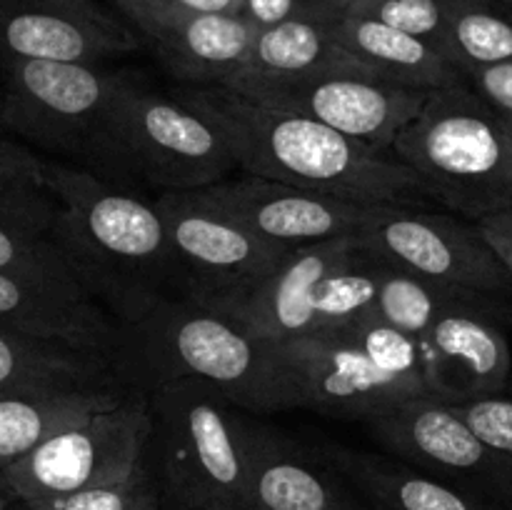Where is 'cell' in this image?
I'll list each match as a JSON object with an SVG mask.
<instances>
[{
  "label": "cell",
  "instance_id": "277c9868",
  "mask_svg": "<svg viewBox=\"0 0 512 510\" xmlns=\"http://www.w3.org/2000/svg\"><path fill=\"white\" fill-rule=\"evenodd\" d=\"M83 168L135 190H200L238 173L213 120L175 93L120 75Z\"/></svg>",
  "mask_w": 512,
  "mask_h": 510
},
{
  "label": "cell",
  "instance_id": "2e32d148",
  "mask_svg": "<svg viewBox=\"0 0 512 510\" xmlns=\"http://www.w3.org/2000/svg\"><path fill=\"white\" fill-rule=\"evenodd\" d=\"M193 193L255 235L283 248H303L353 235L375 208L328 193L275 183L243 170Z\"/></svg>",
  "mask_w": 512,
  "mask_h": 510
},
{
  "label": "cell",
  "instance_id": "8fae6325",
  "mask_svg": "<svg viewBox=\"0 0 512 510\" xmlns=\"http://www.w3.org/2000/svg\"><path fill=\"white\" fill-rule=\"evenodd\" d=\"M393 458L512 510V460L438 398H415L365 423Z\"/></svg>",
  "mask_w": 512,
  "mask_h": 510
},
{
  "label": "cell",
  "instance_id": "ffe728a7",
  "mask_svg": "<svg viewBox=\"0 0 512 510\" xmlns=\"http://www.w3.org/2000/svg\"><path fill=\"white\" fill-rule=\"evenodd\" d=\"M325 460L353 485L373 510H510L443 483L390 453L328 448Z\"/></svg>",
  "mask_w": 512,
  "mask_h": 510
},
{
  "label": "cell",
  "instance_id": "1f68e13d",
  "mask_svg": "<svg viewBox=\"0 0 512 510\" xmlns=\"http://www.w3.org/2000/svg\"><path fill=\"white\" fill-rule=\"evenodd\" d=\"M348 13L365 15V18L380 20V23L390 25V28H398L403 33L415 35V38L433 45L438 53H443L453 63L448 25H445L440 0H370V3L348 10Z\"/></svg>",
  "mask_w": 512,
  "mask_h": 510
},
{
  "label": "cell",
  "instance_id": "f1b7e54d",
  "mask_svg": "<svg viewBox=\"0 0 512 510\" xmlns=\"http://www.w3.org/2000/svg\"><path fill=\"white\" fill-rule=\"evenodd\" d=\"M0 273L58 298L95 303L50 235L23 233L0 225Z\"/></svg>",
  "mask_w": 512,
  "mask_h": 510
},
{
  "label": "cell",
  "instance_id": "52a82bcc",
  "mask_svg": "<svg viewBox=\"0 0 512 510\" xmlns=\"http://www.w3.org/2000/svg\"><path fill=\"white\" fill-rule=\"evenodd\" d=\"M148 440V393L133 388L118 405L60 430L0 470V490L23 505L123 483L145 468Z\"/></svg>",
  "mask_w": 512,
  "mask_h": 510
},
{
  "label": "cell",
  "instance_id": "e575fe53",
  "mask_svg": "<svg viewBox=\"0 0 512 510\" xmlns=\"http://www.w3.org/2000/svg\"><path fill=\"white\" fill-rule=\"evenodd\" d=\"M468 83L498 113L512 115V60L468 70Z\"/></svg>",
  "mask_w": 512,
  "mask_h": 510
},
{
  "label": "cell",
  "instance_id": "836d02e7",
  "mask_svg": "<svg viewBox=\"0 0 512 510\" xmlns=\"http://www.w3.org/2000/svg\"><path fill=\"white\" fill-rule=\"evenodd\" d=\"M243 15L255 25V28L263 30L298 18L330 23V20L338 18L340 13L325 8L318 0H245Z\"/></svg>",
  "mask_w": 512,
  "mask_h": 510
},
{
  "label": "cell",
  "instance_id": "9a60e30c",
  "mask_svg": "<svg viewBox=\"0 0 512 510\" xmlns=\"http://www.w3.org/2000/svg\"><path fill=\"white\" fill-rule=\"evenodd\" d=\"M500 313V295L478 293L450 308L418 338L423 378L433 398L458 405L508 390L512 353Z\"/></svg>",
  "mask_w": 512,
  "mask_h": 510
},
{
  "label": "cell",
  "instance_id": "4316f807",
  "mask_svg": "<svg viewBox=\"0 0 512 510\" xmlns=\"http://www.w3.org/2000/svg\"><path fill=\"white\" fill-rule=\"evenodd\" d=\"M475 290L450 288V285L435 283L423 275L408 273L395 265L385 263L383 278H380L378 298L373 310L365 318L383 320L413 338H423L438 318H443L450 308L465 303Z\"/></svg>",
  "mask_w": 512,
  "mask_h": 510
},
{
  "label": "cell",
  "instance_id": "484cf974",
  "mask_svg": "<svg viewBox=\"0 0 512 510\" xmlns=\"http://www.w3.org/2000/svg\"><path fill=\"white\" fill-rule=\"evenodd\" d=\"M58 198L48 180V158L13 135L0 133V225L50 235Z\"/></svg>",
  "mask_w": 512,
  "mask_h": 510
},
{
  "label": "cell",
  "instance_id": "7bdbcfd3",
  "mask_svg": "<svg viewBox=\"0 0 512 510\" xmlns=\"http://www.w3.org/2000/svg\"><path fill=\"white\" fill-rule=\"evenodd\" d=\"M20 510H23V508H20Z\"/></svg>",
  "mask_w": 512,
  "mask_h": 510
},
{
  "label": "cell",
  "instance_id": "cb8c5ba5",
  "mask_svg": "<svg viewBox=\"0 0 512 510\" xmlns=\"http://www.w3.org/2000/svg\"><path fill=\"white\" fill-rule=\"evenodd\" d=\"M120 383L113 360L68 343L33 338L0 325V393L90 388Z\"/></svg>",
  "mask_w": 512,
  "mask_h": 510
},
{
  "label": "cell",
  "instance_id": "30bf717a",
  "mask_svg": "<svg viewBox=\"0 0 512 510\" xmlns=\"http://www.w3.org/2000/svg\"><path fill=\"white\" fill-rule=\"evenodd\" d=\"M363 250L383 263L450 288L512 295V278L475 223L420 205L380 203L355 230Z\"/></svg>",
  "mask_w": 512,
  "mask_h": 510
},
{
  "label": "cell",
  "instance_id": "7402d4cb",
  "mask_svg": "<svg viewBox=\"0 0 512 510\" xmlns=\"http://www.w3.org/2000/svg\"><path fill=\"white\" fill-rule=\"evenodd\" d=\"M133 388L123 383L90 388L13 390L0 393V470L13 465L55 433L118 405Z\"/></svg>",
  "mask_w": 512,
  "mask_h": 510
},
{
  "label": "cell",
  "instance_id": "5bb4252c",
  "mask_svg": "<svg viewBox=\"0 0 512 510\" xmlns=\"http://www.w3.org/2000/svg\"><path fill=\"white\" fill-rule=\"evenodd\" d=\"M183 88L228 85L248 68L260 30L240 13L183 8L155 0H110Z\"/></svg>",
  "mask_w": 512,
  "mask_h": 510
},
{
  "label": "cell",
  "instance_id": "d590c367",
  "mask_svg": "<svg viewBox=\"0 0 512 510\" xmlns=\"http://www.w3.org/2000/svg\"><path fill=\"white\" fill-rule=\"evenodd\" d=\"M475 228L483 235L485 243L490 245V250L498 255V260L505 265L512 278V213L488 215V218L478 220Z\"/></svg>",
  "mask_w": 512,
  "mask_h": 510
},
{
  "label": "cell",
  "instance_id": "d4e9b609",
  "mask_svg": "<svg viewBox=\"0 0 512 510\" xmlns=\"http://www.w3.org/2000/svg\"><path fill=\"white\" fill-rule=\"evenodd\" d=\"M328 70H353V73L375 75L368 65L353 58L335 40L330 23L298 18L260 30L253 53H250L248 68L243 73L313 75L328 73Z\"/></svg>",
  "mask_w": 512,
  "mask_h": 510
},
{
  "label": "cell",
  "instance_id": "60d3db41",
  "mask_svg": "<svg viewBox=\"0 0 512 510\" xmlns=\"http://www.w3.org/2000/svg\"><path fill=\"white\" fill-rule=\"evenodd\" d=\"M505 3H508V5H510V8H512V0H505Z\"/></svg>",
  "mask_w": 512,
  "mask_h": 510
},
{
  "label": "cell",
  "instance_id": "4fadbf2b",
  "mask_svg": "<svg viewBox=\"0 0 512 510\" xmlns=\"http://www.w3.org/2000/svg\"><path fill=\"white\" fill-rule=\"evenodd\" d=\"M155 205L183 268L190 300L198 303H213L258 283L293 250L260 238L193 190L160 193Z\"/></svg>",
  "mask_w": 512,
  "mask_h": 510
},
{
  "label": "cell",
  "instance_id": "83f0119b",
  "mask_svg": "<svg viewBox=\"0 0 512 510\" xmlns=\"http://www.w3.org/2000/svg\"><path fill=\"white\" fill-rule=\"evenodd\" d=\"M453 63L468 70L512 60V8L505 0H440Z\"/></svg>",
  "mask_w": 512,
  "mask_h": 510
},
{
  "label": "cell",
  "instance_id": "603a6c76",
  "mask_svg": "<svg viewBox=\"0 0 512 510\" xmlns=\"http://www.w3.org/2000/svg\"><path fill=\"white\" fill-rule=\"evenodd\" d=\"M0 325L33 338L68 343L113 360L118 323L95 303H75L0 273Z\"/></svg>",
  "mask_w": 512,
  "mask_h": 510
},
{
  "label": "cell",
  "instance_id": "9c48e42d",
  "mask_svg": "<svg viewBox=\"0 0 512 510\" xmlns=\"http://www.w3.org/2000/svg\"><path fill=\"white\" fill-rule=\"evenodd\" d=\"M223 88L265 108L318 120L380 153L393 150L395 138L418 118L430 95V90L400 88L353 70L313 75L240 73Z\"/></svg>",
  "mask_w": 512,
  "mask_h": 510
},
{
  "label": "cell",
  "instance_id": "7a4b0ae2",
  "mask_svg": "<svg viewBox=\"0 0 512 510\" xmlns=\"http://www.w3.org/2000/svg\"><path fill=\"white\" fill-rule=\"evenodd\" d=\"M213 120L243 173L363 205H423V180L390 153L305 115L265 108L223 85L175 90Z\"/></svg>",
  "mask_w": 512,
  "mask_h": 510
},
{
  "label": "cell",
  "instance_id": "4dcf8cb0",
  "mask_svg": "<svg viewBox=\"0 0 512 510\" xmlns=\"http://www.w3.org/2000/svg\"><path fill=\"white\" fill-rule=\"evenodd\" d=\"M23 510H160V498L148 470L113 485L78 490L58 498L33 500L20 505Z\"/></svg>",
  "mask_w": 512,
  "mask_h": 510
},
{
  "label": "cell",
  "instance_id": "8992f818",
  "mask_svg": "<svg viewBox=\"0 0 512 510\" xmlns=\"http://www.w3.org/2000/svg\"><path fill=\"white\" fill-rule=\"evenodd\" d=\"M148 453L173 510H240L248 480L245 425L235 403L200 380L148 393Z\"/></svg>",
  "mask_w": 512,
  "mask_h": 510
},
{
  "label": "cell",
  "instance_id": "5b68a950",
  "mask_svg": "<svg viewBox=\"0 0 512 510\" xmlns=\"http://www.w3.org/2000/svg\"><path fill=\"white\" fill-rule=\"evenodd\" d=\"M390 155L423 180L430 200L470 223L512 213V133L470 83L430 90Z\"/></svg>",
  "mask_w": 512,
  "mask_h": 510
},
{
  "label": "cell",
  "instance_id": "d6a6232c",
  "mask_svg": "<svg viewBox=\"0 0 512 510\" xmlns=\"http://www.w3.org/2000/svg\"><path fill=\"white\" fill-rule=\"evenodd\" d=\"M455 410L478 430L485 443H490L495 450H500L512 460V395L503 393L493 395V398L458 403Z\"/></svg>",
  "mask_w": 512,
  "mask_h": 510
},
{
  "label": "cell",
  "instance_id": "d6986e66",
  "mask_svg": "<svg viewBox=\"0 0 512 510\" xmlns=\"http://www.w3.org/2000/svg\"><path fill=\"white\" fill-rule=\"evenodd\" d=\"M248 480L240 510H373L358 490L315 453L248 420Z\"/></svg>",
  "mask_w": 512,
  "mask_h": 510
},
{
  "label": "cell",
  "instance_id": "b9f144b4",
  "mask_svg": "<svg viewBox=\"0 0 512 510\" xmlns=\"http://www.w3.org/2000/svg\"><path fill=\"white\" fill-rule=\"evenodd\" d=\"M0 133H5V130H3V128H0Z\"/></svg>",
  "mask_w": 512,
  "mask_h": 510
},
{
  "label": "cell",
  "instance_id": "44dd1931",
  "mask_svg": "<svg viewBox=\"0 0 512 510\" xmlns=\"http://www.w3.org/2000/svg\"><path fill=\"white\" fill-rule=\"evenodd\" d=\"M330 30L335 40L353 58L368 65L383 83L413 90H440L468 83L463 70L433 45L380 20L343 13L330 20Z\"/></svg>",
  "mask_w": 512,
  "mask_h": 510
},
{
  "label": "cell",
  "instance_id": "ba28073f",
  "mask_svg": "<svg viewBox=\"0 0 512 510\" xmlns=\"http://www.w3.org/2000/svg\"><path fill=\"white\" fill-rule=\"evenodd\" d=\"M120 75L103 63L0 60V128L83 168Z\"/></svg>",
  "mask_w": 512,
  "mask_h": 510
},
{
  "label": "cell",
  "instance_id": "ac0fdd59",
  "mask_svg": "<svg viewBox=\"0 0 512 510\" xmlns=\"http://www.w3.org/2000/svg\"><path fill=\"white\" fill-rule=\"evenodd\" d=\"M360 248L358 235L323 240L285 253L258 283L203 303L270 345H285L315 330V290L320 280Z\"/></svg>",
  "mask_w": 512,
  "mask_h": 510
},
{
  "label": "cell",
  "instance_id": "e0dca14e",
  "mask_svg": "<svg viewBox=\"0 0 512 510\" xmlns=\"http://www.w3.org/2000/svg\"><path fill=\"white\" fill-rule=\"evenodd\" d=\"M138 48V33L93 0H0V60L105 63Z\"/></svg>",
  "mask_w": 512,
  "mask_h": 510
},
{
  "label": "cell",
  "instance_id": "8d00e7d4",
  "mask_svg": "<svg viewBox=\"0 0 512 510\" xmlns=\"http://www.w3.org/2000/svg\"><path fill=\"white\" fill-rule=\"evenodd\" d=\"M155 3H173L183 8L213 10V13H240L243 15L245 0H155Z\"/></svg>",
  "mask_w": 512,
  "mask_h": 510
},
{
  "label": "cell",
  "instance_id": "3957f363",
  "mask_svg": "<svg viewBox=\"0 0 512 510\" xmlns=\"http://www.w3.org/2000/svg\"><path fill=\"white\" fill-rule=\"evenodd\" d=\"M113 373L143 393L173 380H200L253 413L295 408L278 345L190 298L170 300L118 328Z\"/></svg>",
  "mask_w": 512,
  "mask_h": 510
},
{
  "label": "cell",
  "instance_id": "f546056e",
  "mask_svg": "<svg viewBox=\"0 0 512 510\" xmlns=\"http://www.w3.org/2000/svg\"><path fill=\"white\" fill-rule=\"evenodd\" d=\"M383 270V260L363 250V245L340 260L315 290V330L365 318L378 298Z\"/></svg>",
  "mask_w": 512,
  "mask_h": 510
},
{
  "label": "cell",
  "instance_id": "f35d334b",
  "mask_svg": "<svg viewBox=\"0 0 512 510\" xmlns=\"http://www.w3.org/2000/svg\"><path fill=\"white\" fill-rule=\"evenodd\" d=\"M5 508H8V498H5L3 490H0V510H5Z\"/></svg>",
  "mask_w": 512,
  "mask_h": 510
},
{
  "label": "cell",
  "instance_id": "74e56055",
  "mask_svg": "<svg viewBox=\"0 0 512 510\" xmlns=\"http://www.w3.org/2000/svg\"><path fill=\"white\" fill-rule=\"evenodd\" d=\"M320 5H325V8H330V10H335V13H348V10H353V8H358V5H365V3H370V0H318Z\"/></svg>",
  "mask_w": 512,
  "mask_h": 510
},
{
  "label": "cell",
  "instance_id": "6da1fadb",
  "mask_svg": "<svg viewBox=\"0 0 512 510\" xmlns=\"http://www.w3.org/2000/svg\"><path fill=\"white\" fill-rule=\"evenodd\" d=\"M48 180L58 198L50 238L118 328L190 298L155 195L63 160H48Z\"/></svg>",
  "mask_w": 512,
  "mask_h": 510
},
{
  "label": "cell",
  "instance_id": "ab89813d",
  "mask_svg": "<svg viewBox=\"0 0 512 510\" xmlns=\"http://www.w3.org/2000/svg\"><path fill=\"white\" fill-rule=\"evenodd\" d=\"M500 115H503V113H500ZM503 118H505V123H508V128H510V133H512V115H503Z\"/></svg>",
  "mask_w": 512,
  "mask_h": 510
},
{
  "label": "cell",
  "instance_id": "7c38bea8",
  "mask_svg": "<svg viewBox=\"0 0 512 510\" xmlns=\"http://www.w3.org/2000/svg\"><path fill=\"white\" fill-rule=\"evenodd\" d=\"M295 408L368 420L415 398H433L423 378L380 368L345 328H323L278 345Z\"/></svg>",
  "mask_w": 512,
  "mask_h": 510
}]
</instances>
